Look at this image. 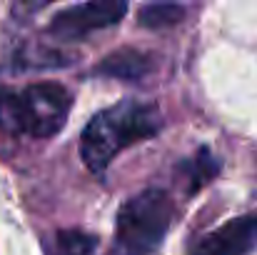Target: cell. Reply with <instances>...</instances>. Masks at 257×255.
I'll return each instance as SVG.
<instances>
[{"label":"cell","instance_id":"obj_1","mask_svg":"<svg viewBox=\"0 0 257 255\" xmlns=\"http://www.w3.org/2000/svg\"><path fill=\"white\" fill-rule=\"evenodd\" d=\"M163 128V113L148 100H120L85 125L80 135V158L92 175H105L115 155L140 140L158 135Z\"/></svg>","mask_w":257,"mask_h":255},{"label":"cell","instance_id":"obj_2","mask_svg":"<svg viewBox=\"0 0 257 255\" xmlns=\"http://www.w3.org/2000/svg\"><path fill=\"white\" fill-rule=\"evenodd\" d=\"M70 108L73 95L60 83L0 85V130L8 135L48 140L63 130Z\"/></svg>","mask_w":257,"mask_h":255},{"label":"cell","instance_id":"obj_3","mask_svg":"<svg viewBox=\"0 0 257 255\" xmlns=\"http://www.w3.org/2000/svg\"><path fill=\"white\" fill-rule=\"evenodd\" d=\"M175 218V203L160 188L133 195L117 213L115 255H153L165 240Z\"/></svg>","mask_w":257,"mask_h":255},{"label":"cell","instance_id":"obj_4","mask_svg":"<svg viewBox=\"0 0 257 255\" xmlns=\"http://www.w3.org/2000/svg\"><path fill=\"white\" fill-rule=\"evenodd\" d=\"M125 13H127L125 0H92V3L70 5L53 15L48 33L65 43L83 40L95 30L117 25L125 18Z\"/></svg>","mask_w":257,"mask_h":255},{"label":"cell","instance_id":"obj_5","mask_svg":"<svg viewBox=\"0 0 257 255\" xmlns=\"http://www.w3.org/2000/svg\"><path fill=\"white\" fill-rule=\"evenodd\" d=\"M257 245V213L227 220L212 233L202 235L190 255H247Z\"/></svg>","mask_w":257,"mask_h":255},{"label":"cell","instance_id":"obj_6","mask_svg":"<svg viewBox=\"0 0 257 255\" xmlns=\"http://www.w3.org/2000/svg\"><path fill=\"white\" fill-rule=\"evenodd\" d=\"M155 70V55L135 50V48H120L110 55H105L95 65V75L115 78V80H143Z\"/></svg>","mask_w":257,"mask_h":255},{"label":"cell","instance_id":"obj_7","mask_svg":"<svg viewBox=\"0 0 257 255\" xmlns=\"http://www.w3.org/2000/svg\"><path fill=\"white\" fill-rule=\"evenodd\" d=\"M220 160L212 155V150L210 148H200L192 158H187V160H182L180 165H177V175H180V180H182V185H185V193L187 195H195L200 188H205L212 178H217V173H220Z\"/></svg>","mask_w":257,"mask_h":255},{"label":"cell","instance_id":"obj_8","mask_svg":"<svg viewBox=\"0 0 257 255\" xmlns=\"http://www.w3.org/2000/svg\"><path fill=\"white\" fill-rule=\"evenodd\" d=\"M182 18H185V8L177 3H150V5H143L138 13L140 25L150 28V30L172 28V25L182 23Z\"/></svg>","mask_w":257,"mask_h":255},{"label":"cell","instance_id":"obj_9","mask_svg":"<svg viewBox=\"0 0 257 255\" xmlns=\"http://www.w3.org/2000/svg\"><path fill=\"white\" fill-rule=\"evenodd\" d=\"M58 255H95L97 238L83 230H60L55 235Z\"/></svg>","mask_w":257,"mask_h":255}]
</instances>
